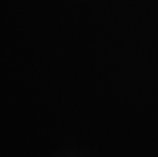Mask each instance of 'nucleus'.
Wrapping results in <instances>:
<instances>
[]
</instances>
